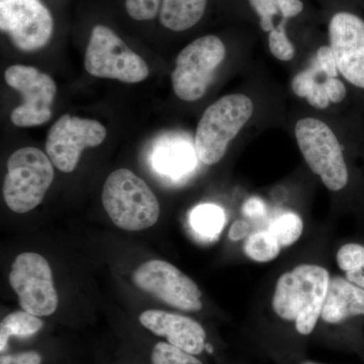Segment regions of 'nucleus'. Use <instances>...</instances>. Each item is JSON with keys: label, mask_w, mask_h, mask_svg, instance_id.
Returning <instances> with one entry per match:
<instances>
[{"label": "nucleus", "mask_w": 364, "mask_h": 364, "mask_svg": "<svg viewBox=\"0 0 364 364\" xmlns=\"http://www.w3.org/2000/svg\"><path fill=\"white\" fill-rule=\"evenodd\" d=\"M330 274L324 267L301 264L280 275L272 298V309L279 317L294 322L296 331L311 334L321 313Z\"/></svg>", "instance_id": "nucleus-1"}, {"label": "nucleus", "mask_w": 364, "mask_h": 364, "mask_svg": "<svg viewBox=\"0 0 364 364\" xmlns=\"http://www.w3.org/2000/svg\"><path fill=\"white\" fill-rule=\"evenodd\" d=\"M253 114V100L243 93L225 95L210 105L196 128L193 145L198 160L208 166L221 161Z\"/></svg>", "instance_id": "nucleus-2"}, {"label": "nucleus", "mask_w": 364, "mask_h": 364, "mask_svg": "<svg viewBox=\"0 0 364 364\" xmlns=\"http://www.w3.org/2000/svg\"><path fill=\"white\" fill-rule=\"evenodd\" d=\"M102 205L119 229L142 231L156 224L160 205L148 184L129 169H117L102 188Z\"/></svg>", "instance_id": "nucleus-3"}, {"label": "nucleus", "mask_w": 364, "mask_h": 364, "mask_svg": "<svg viewBox=\"0 0 364 364\" xmlns=\"http://www.w3.org/2000/svg\"><path fill=\"white\" fill-rule=\"evenodd\" d=\"M299 149L309 168L331 191H340L349 182L343 147L331 127L316 117H304L294 126Z\"/></svg>", "instance_id": "nucleus-4"}, {"label": "nucleus", "mask_w": 364, "mask_h": 364, "mask_svg": "<svg viewBox=\"0 0 364 364\" xmlns=\"http://www.w3.org/2000/svg\"><path fill=\"white\" fill-rule=\"evenodd\" d=\"M51 159L33 147L21 148L7 160L4 198L9 210L26 214L44 200L54 181Z\"/></svg>", "instance_id": "nucleus-5"}, {"label": "nucleus", "mask_w": 364, "mask_h": 364, "mask_svg": "<svg viewBox=\"0 0 364 364\" xmlns=\"http://www.w3.org/2000/svg\"><path fill=\"white\" fill-rule=\"evenodd\" d=\"M226 55V46L214 35L203 36L184 47L171 74L176 97L186 102L200 100L214 81Z\"/></svg>", "instance_id": "nucleus-6"}, {"label": "nucleus", "mask_w": 364, "mask_h": 364, "mask_svg": "<svg viewBox=\"0 0 364 364\" xmlns=\"http://www.w3.org/2000/svg\"><path fill=\"white\" fill-rule=\"evenodd\" d=\"M85 67L90 75L124 83L142 82L149 67L111 28L97 25L86 48Z\"/></svg>", "instance_id": "nucleus-7"}, {"label": "nucleus", "mask_w": 364, "mask_h": 364, "mask_svg": "<svg viewBox=\"0 0 364 364\" xmlns=\"http://www.w3.org/2000/svg\"><path fill=\"white\" fill-rule=\"evenodd\" d=\"M9 284L18 296V304L26 312L48 317L58 308L49 262L35 252L21 253L14 261Z\"/></svg>", "instance_id": "nucleus-8"}, {"label": "nucleus", "mask_w": 364, "mask_h": 364, "mask_svg": "<svg viewBox=\"0 0 364 364\" xmlns=\"http://www.w3.org/2000/svg\"><path fill=\"white\" fill-rule=\"evenodd\" d=\"M7 85L18 91L23 102L11 112V123L30 128L47 123L52 117V105L57 86L52 77L33 66L13 65L6 69Z\"/></svg>", "instance_id": "nucleus-9"}, {"label": "nucleus", "mask_w": 364, "mask_h": 364, "mask_svg": "<svg viewBox=\"0 0 364 364\" xmlns=\"http://www.w3.org/2000/svg\"><path fill=\"white\" fill-rule=\"evenodd\" d=\"M132 279L141 291L172 308L184 312L202 310V293L196 282L166 261H146L136 268Z\"/></svg>", "instance_id": "nucleus-10"}, {"label": "nucleus", "mask_w": 364, "mask_h": 364, "mask_svg": "<svg viewBox=\"0 0 364 364\" xmlns=\"http://www.w3.org/2000/svg\"><path fill=\"white\" fill-rule=\"evenodd\" d=\"M0 28L16 49L36 52L51 40L54 20L40 0H0Z\"/></svg>", "instance_id": "nucleus-11"}, {"label": "nucleus", "mask_w": 364, "mask_h": 364, "mask_svg": "<svg viewBox=\"0 0 364 364\" xmlns=\"http://www.w3.org/2000/svg\"><path fill=\"white\" fill-rule=\"evenodd\" d=\"M107 135L100 122L65 114L48 133L46 154L57 169L70 173L77 167L83 151L102 145Z\"/></svg>", "instance_id": "nucleus-12"}, {"label": "nucleus", "mask_w": 364, "mask_h": 364, "mask_svg": "<svg viewBox=\"0 0 364 364\" xmlns=\"http://www.w3.org/2000/svg\"><path fill=\"white\" fill-rule=\"evenodd\" d=\"M331 48L340 76L364 98V18L355 11H341L329 23Z\"/></svg>", "instance_id": "nucleus-13"}, {"label": "nucleus", "mask_w": 364, "mask_h": 364, "mask_svg": "<svg viewBox=\"0 0 364 364\" xmlns=\"http://www.w3.org/2000/svg\"><path fill=\"white\" fill-rule=\"evenodd\" d=\"M139 321L148 331L193 355H200L207 348V333L200 323L191 318L164 311L147 310L141 314Z\"/></svg>", "instance_id": "nucleus-14"}, {"label": "nucleus", "mask_w": 364, "mask_h": 364, "mask_svg": "<svg viewBox=\"0 0 364 364\" xmlns=\"http://www.w3.org/2000/svg\"><path fill=\"white\" fill-rule=\"evenodd\" d=\"M364 315V289L342 277L330 279L321 317L329 324Z\"/></svg>", "instance_id": "nucleus-15"}, {"label": "nucleus", "mask_w": 364, "mask_h": 364, "mask_svg": "<svg viewBox=\"0 0 364 364\" xmlns=\"http://www.w3.org/2000/svg\"><path fill=\"white\" fill-rule=\"evenodd\" d=\"M196 159L195 145L181 138L164 139L155 146L152 165L159 173L174 178L195 168Z\"/></svg>", "instance_id": "nucleus-16"}, {"label": "nucleus", "mask_w": 364, "mask_h": 364, "mask_svg": "<svg viewBox=\"0 0 364 364\" xmlns=\"http://www.w3.org/2000/svg\"><path fill=\"white\" fill-rule=\"evenodd\" d=\"M208 0H162L160 23L173 32L193 28L205 14Z\"/></svg>", "instance_id": "nucleus-17"}, {"label": "nucleus", "mask_w": 364, "mask_h": 364, "mask_svg": "<svg viewBox=\"0 0 364 364\" xmlns=\"http://www.w3.org/2000/svg\"><path fill=\"white\" fill-rule=\"evenodd\" d=\"M328 77L329 76L326 75L313 62L309 68L294 76L291 83V90L296 97L305 98L311 107L317 109H328L331 104L325 86Z\"/></svg>", "instance_id": "nucleus-18"}, {"label": "nucleus", "mask_w": 364, "mask_h": 364, "mask_svg": "<svg viewBox=\"0 0 364 364\" xmlns=\"http://www.w3.org/2000/svg\"><path fill=\"white\" fill-rule=\"evenodd\" d=\"M44 327V322L37 316L16 311L7 315L0 324V352L6 353L9 341L13 337L28 338L38 334Z\"/></svg>", "instance_id": "nucleus-19"}, {"label": "nucleus", "mask_w": 364, "mask_h": 364, "mask_svg": "<svg viewBox=\"0 0 364 364\" xmlns=\"http://www.w3.org/2000/svg\"><path fill=\"white\" fill-rule=\"evenodd\" d=\"M226 223L224 210L212 203H203L191 210L189 224L200 236L213 238L222 231Z\"/></svg>", "instance_id": "nucleus-20"}, {"label": "nucleus", "mask_w": 364, "mask_h": 364, "mask_svg": "<svg viewBox=\"0 0 364 364\" xmlns=\"http://www.w3.org/2000/svg\"><path fill=\"white\" fill-rule=\"evenodd\" d=\"M280 248L279 242L269 230L250 235L244 244L246 255L256 262H269L275 259Z\"/></svg>", "instance_id": "nucleus-21"}, {"label": "nucleus", "mask_w": 364, "mask_h": 364, "mask_svg": "<svg viewBox=\"0 0 364 364\" xmlns=\"http://www.w3.org/2000/svg\"><path fill=\"white\" fill-rule=\"evenodd\" d=\"M304 224L301 218L294 213H287L275 219L269 231L277 238L280 247L293 245L303 234Z\"/></svg>", "instance_id": "nucleus-22"}, {"label": "nucleus", "mask_w": 364, "mask_h": 364, "mask_svg": "<svg viewBox=\"0 0 364 364\" xmlns=\"http://www.w3.org/2000/svg\"><path fill=\"white\" fill-rule=\"evenodd\" d=\"M150 364H203L196 355L164 341H158L150 352Z\"/></svg>", "instance_id": "nucleus-23"}, {"label": "nucleus", "mask_w": 364, "mask_h": 364, "mask_svg": "<svg viewBox=\"0 0 364 364\" xmlns=\"http://www.w3.org/2000/svg\"><path fill=\"white\" fill-rule=\"evenodd\" d=\"M287 21L282 20L268 33V48L274 58L282 62H289L294 58L296 48L287 33Z\"/></svg>", "instance_id": "nucleus-24"}, {"label": "nucleus", "mask_w": 364, "mask_h": 364, "mask_svg": "<svg viewBox=\"0 0 364 364\" xmlns=\"http://www.w3.org/2000/svg\"><path fill=\"white\" fill-rule=\"evenodd\" d=\"M337 263L345 272H355L364 267V247L350 243L342 246L337 253Z\"/></svg>", "instance_id": "nucleus-25"}, {"label": "nucleus", "mask_w": 364, "mask_h": 364, "mask_svg": "<svg viewBox=\"0 0 364 364\" xmlns=\"http://www.w3.org/2000/svg\"><path fill=\"white\" fill-rule=\"evenodd\" d=\"M162 0H126V11L133 20L144 21L156 18Z\"/></svg>", "instance_id": "nucleus-26"}, {"label": "nucleus", "mask_w": 364, "mask_h": 364, "mask_svg": "<svg viewBox=\"0 0 364 364\" xmlns=\"http://www.w3.org/2000/svg\"><path fill=\"white\" fill-rule=\"evenodd\" d=\"M251 7L259 16L260 26L264 32H272L274 28L273 18L279 14L277 0H249Z\"/></svg>", "instance_id": "nucleus-27"}, {"label": "nucleus", "mask_w": 364, "mask_h": 364, "mask_svg": "<svg viewBox=\"0 0 364 364\" xmlns=\"http://www.w3.org/2000/svg\"><path fill=\"white\" fill-rule=\"evenodd\" d=\"M313 62H315L318 68L329 77H339L338 67L330 46H322L318 48Z\"/></svg>", "instance_id": "nucleus-28"}, {"label": "nucleus", "mask_w": 364, "mask_h": 364, "mask_svg": "<svg viewBox=\"0 0 364 364\" xmlns=\"http://www.w3.org/2000/svg\"><path fill=\"white\" fill-rule=\"evenodd\" d=\"M42 354L37 350L14 352L1 354L0 364H43Z\"/></svg>", "instance_id": "nucleus-29"}, {"label": "nucleus", "mask_w": 364, "mask_h": 364, "mask_svg": "<svg viewBox=\"0 0 364 364\" xmlns=\"http://www.w3.org/2000/svg\"><path fill=\"white\" fill-rule=\"evenodd\" d=\"M328 97L333 105H340L348 97L346 82L340 77H328L325 81Z\"/></svg>", "instance_id": "nucleus-30"}, {"label": "nucleus", "mask_w": 364, "mask_h": 364, "mask_svg": "<svg viewBox=\"0 0 364 364\" xmlns=\"http://www.w3.org/2000/svg\"><path fill=\"white\" fill-rule=\"evenodd\" d=\"M282 20L289 21L303 13L304 4L301 0H277Z\"/></svg>", "instance_id": "nucleus-31"}, {"label": "nucleus", "mask_w": 364, "mask_h": 364, "mask_svg": "<svg viewBox=\"0 0 364 364\" xmlns=\"http://www.w3.org/2000/svg\"><path fill=\"white\" fill-rule=\"evenodd\" d=\"M267 213V207L262 200L257 198H252L244 203L243 214L250 219H258L263 217Z\"/></svg>", "instance_id": "nucleus-32"}, {"label": "nucleus", "mask_w": 364, "mask_h": 364, "mask_svg": "<svg viewBox=\"0 0 364 364\" xmlns=\"http://www.w3.org/2000/svg\"><path fill=\"white\" fill-rule=\"evenodd\" d=\"M249 232V225L244 221H236L230 230L229 236L232 240L238 241L244 238Z\"/></svg>", "instance_id": "nucleus-33"}, {"label": "nucleus", "mask_w": 364, "mask_h": 364, "mask_svg": "<svg viewBox=\"0 0 364 364\" xmlns=\"http://www.w3.org/2000/svg\"><path fill=\"white\" fill-rule=\"evenodd\" d=\"M346 279L351 282L352 284L364 289V267L355 272H347Z\"/></svg>", "instance_id": "nucleus-34"}, {"label": "nucleus", "mask_w": 364, "mask_h": 364, "mask_svg": "<svg viewBox=\"0 0 364 364\" xmlns=\"http://www.w3.org/2000/svg\"><path fill=\"white\" fill-rule=\"evenodd\" d=\"M301 364H320V363H313V361H305V363H303Z\"/></svg>", "instance_id": "nucleus-35"}]
</instances>
